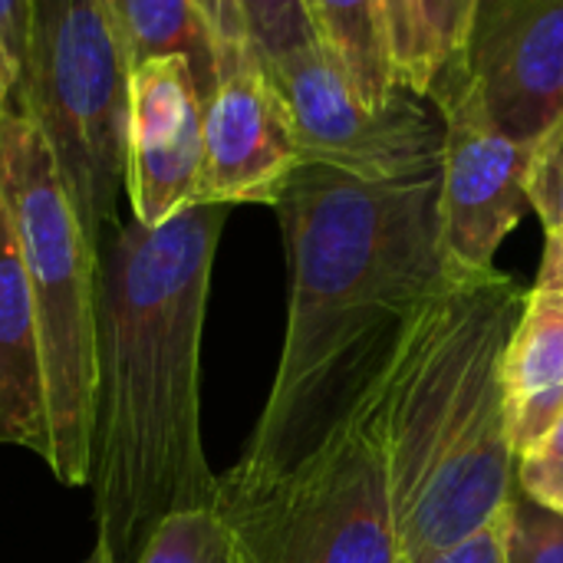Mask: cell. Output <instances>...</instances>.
I'll use <instances>...</instances> for the list:
<instances>
[{
  "label": "cell",
  "mask_w": 563,
  "mask_h": 563,
  "mask_svg": "<svg viewBox=\"0 0 563 563\" xmlns=\"http://www.w3.org/2000/svg\"><path fill=\"white\" fill-rule=\"evenodd\" d=\"M439 178L366 181L300 165L274 201L290 303L271 396L231 488H261L310 452L376 389L419 310L455 277L442 257Z\"/></svg>",
  "instance_id": "1"
},
{
  "label": "cell",
  "mask_w": 563,
  "mask_h": 563,
  "mask_svg": "<svg viewBox=\"0 0 563 563\" xmlns=\"http://www.w3.org/2000/svg\"><path fill=\"white\" fill-rule=\"evenodd\" d=\"M231 208L188 205L165 224L115 221L99 241L89 488L96 544L139 563L155 528L214 508L201 442V336Z\"/></svg>",
  "instance_id": "2"
},
{
  "label": "cell",
  "mask_w": 563,
  "mask_h": 563,
  "mask_svg": "<svg viewBox=\"0 0 563 563\" xmlns=\"http://www.w3.org/2000/svg\"><path fill=\"white\" fill-rule=\"evenodd\" d=\"M528 290L498 267L455 274L412 320L379 379L399 563H432L518 492L505 353Z\"/></svg>",
  "instance_id": "3"
},
{
  "label": "cell",
  "mask_w": 563,
  "mask_h": 563,
  "mask_svg": "<svg viewBox=\"0 0 563 563\" xmlns=\"http://www.w3.org/2000/svg\"><path fill=\"white\" fill-rule=\"evenodd\" d=\"M0 195L26 267L49 406V472L66 488L89 485L96 389L99 244L89 238L59 165L36 125L0 109Z\"/></svg>",
  "instance_id": "4"
},
{
  "label": "cell",
  "mask_w": 563,
  "mask_h": 563,
  "mask_svg": "<svg viewBox=\"0 0 563 563\" xmlns=\"http://www.w3.org/2000/svg\"><path fill=\"white\" fill-rule=\"evenodd\" d=\"M129 86V56L99 0H30L10 106L49 145L96 244L125 191Z\"/></svg>",
  "instance_id": "5"
},
{
  "label": "cell",
  "mask_w": 563,
  "mask_h": 563,
  "mask_svg": "<svg viewBox=\"0 0 563 563\" xmlns=\"http://www.w3.org/2000/svg\"><path fill=\"white\" fill-rule=\"evenodd\" d=\"M244 563H399L376 389L287 475L218 485Z\"/></svg>",
  "instance_id": "6"
},
{
  "label": "cell",
  "mask_w": 563,
  "mask_h": 563,
  "mask_svg": "<svg viewBox=\"0 0 563 563\" xmlns=\"http://www.w3.org/2000/svg\"><path fill=\"white\" fill-rule=\"evenodd\" d=\"M264 69L290 109L300 165H330L366 181L442 175L445 119L429 96L399 86L386 106L369 109L317 40Z\"/></svg>",
  "instance_id": "7"
},
{
  "label": "cell",
  "mask_w": 563,
  "mask_h": 563,
  "mask_svg": "<svg viewBox=\"0 0 563 563\" xmlns=\"http://www.w3.org/2000/svg\"><path fill=\"white\" fill-rule=\"evenodd\" d=\"M429 99H465L534 145L563 115V0H482L465 53L435 76Z\"/></svg>",
  "instance_id": "8"
},
{
  "label": "cell",
  "mask_w": 563,
  "mask_h": 563,
  "mask_svg": "<svg viewBox=\"0 0 563 563\" xmlns=\"http://www.w3.org/2000/svg\"><path fill=\"white\" fill-rule=\"evenodd\" d=\"M432 102L445 119L439 178L442 257L452 274H485L531 208L528 178L534 145L515 142L465 99Z\"/></svg>",
  "instance_id": "9"
},
{
  "label": "cell",
  "mask_w": 563,
  "mask_h": 563,
  "mask_svg": "<svg viewBox=\"0 0 563 563\" xmlns=\"http://www.w3.org/2000/svg\"><path fill=\"white\" fill-rule=\"evenodd\" d=\"M205 165V96L181 56L132 69L125 129V195L139 224H165L198 205Z\"/></svg>",
  "instance_id": "10"
},
{
  "label": "cell",
  "mask_w": 563,
  "mask_h": 563,
  "mask_svg": "<svg viewBox=\"0 0 563 563\" xmlns=\"http://www.w3.org/2000/svg\"><path fill=\"white\" fill-rule=\"evenodd\" d=\"M300 168L290 109L257 53L244 56L205 102L198 205H271Z\"/></svg>",
  "instance_id": "11"
},
{
  "label": "cell",
  "mask_w": 563,
  "mask_h": 563,
  "mask_svg": "<svg viewBox=\"0 0 563 563\" xmlns=\"http://www.w3.org/2000/svg\"><path fill=\"white\" fill-rule=\"evenodd\" d=\"M0 445H20L49 462V406L36 307L0 195Z\"/></svg>",
  "instance_id": "12"
},
{
  "label": "cell",
  "mask_w": 563,
  "mask_h": 563,
  "mask_svg": "<svg viewBox=\"0 0 563 563\" xmlns=\"http://www.w3.org/2000/svg\"><path fill=\"white\" fill-rule=\"evenodd\" d=\"M505 402L521 459L563 416V290H528L505 353Z\"/></svg>",
  "instance_id": "13"
},
{
  "label": "cell",
  "mask_w": 563,
  "mask_h": 563,
  "mask_svg": "<svg viewBox=\"0 0 563 563\" xmlns=\"http://www.w3.org/2000/svg\"><path fill=\"white\" fill-rule=\"evenodd\" d=\"M300 3L313 30V40L340 59L356 96L369 109L386 106L399 89V79H396L393 40H389L383 3L379 0H300Z\"/></svg>",
  "instance_id": "14"
},
{
  "label": "cell",
  "mask_w": 563,
  "mask_h": 563,
  "mask_svg": "<svg viewBox=\"0 0 563 563\" xmlns=\"http://www.w3.org/2000/svg\"><path fill=\"white\" fill-rule=\"evenodd\" d=\"M129 66L158 56H181L191 63L198 89L208 96L218 86V46L195 0H99Z\"/></svg>",
  "instance_id": "15"
},
{
  "label": "cell",
  "mask_w": 563,
  "mask_h": 563,
  "mask_svg": "<svg viewBox=\"0 0 563 563\" xmlns=\"http://www.w3.org/2000/svg\"><path fill=\"white\" fill-rule=\"evenodd\" d=\"M139 563H244V554L231 521L218 508H198L165 518Z\"/></svg>",
  "instance_id": "16"
},
{
  "label": "cell",
  "mask_w": 563,
  "mask_h": 563,
  "mask_svg": "<svg viewBox=\"0 0 563 563\" xmlns=\"http://www.w3.org/2000/svg\"><path fill=\"white\" fill-rule=\"evenodd\" d=\"M528 195L548 234L534 290H563V115L534 142Z\"/></svg>",
  "instance_id": "17"
},
{
  "label": "cell",
  "mask_w": 563,
  "mask_h": 563,
  "mask_svg": "<svg viewBox=\"0 0 563 563\" xmlns=\"http://www.w3.org/2000/svg\"><path fill=\"white\" fill-rule=\"evenodd\" d=\"M379 3H383L386 23H389L399 86H406L419 96H429L432 79H435V59H432V43L426 33L419 0H379Z\"/></svg>",
  "instance_id": "18"
},
{
  "label": "cell",
  "mask_w": 563,
  "mask_h": 563,
  "mask_svg": "<svg viewBox=\"0 0 563 563\" xmlns=\"http://www.w3.org/2000/svg\"><path fill=\"white\" fill-rule=\"evenodd\" d=\"M241 7L247 20L251 46L264 66L313 43V30L307 23L300 0H241Z\"/></svg>",
  "instance_id": "19"
},
{
  "label": "cell",
  "mask_w": 563,
  "mask_h": 563,
  "mask_svg": "<svg viewBox=\"0 0 563 563\" xmlns=\"http://www.w3.org/2000/svg\"><path fill=\"white\" fill-rule=\"evenodd\" d=\"M505 563H563V518L531 501L521 488L511 498Z\"/></svg>",
  "instance_id": "20"
},
{
  "label": "cell",
  "mask_w": 563,
  "mask_h": 563,
  "mask_svg": "<svg viewBox=\"0 0 563 563\" xmlns=\"http://www.w3.org/2000/svg\"><path fill=\"white\" fill-rule=\"evenodd\" d=\"M518 488L563 518V416L534 449L518 459Z\"/></svg>",
  "instance_id": "21"
},
{
  "label": "cell",
  "mask_w": 563,
  "mask_h": 563,
  "mask_svg": "<svg viewBox=\"0 0 563 563\" xmlns=\"http://www.w3.org/2000/svg\"><path fill=\"white\" fill-rule=\"evenodd\" d=\"M482 0H419L426 33L432 43V59H435V76L449 69L468 46L475 16H478ZM435 82V79H432Z\"/></svg>",
  "instance_id": "22"
},
{
  "label": "cell",
  "mask_w": 563,
  "mask_h": 563,
  "mask_svg": "<svg viewBox=\"0 0 563 563\" xmlns=\"http://www.w3.org/2000/svg\"><path fill=\"white\" fill-rule=\"evenodd\" d=\"M211 36L218 46V82L221 76H228L244 56L254 53L251 46V33H247V20H244V7L241 0H195Z\"/></svg>",
  "instance_id": "23"
},
{
  "label": "cell",
  "mask_w": 563,
  "mask_h": 563,
  "mask_svg": "<svg viewBox=\"0 0 563 563\" xmlns=\"http://www.w3.org/2000/svg\"><path fill=\"white\" fill-rule=\"evenodd\" d=\"M26 20H30V0H0V109L10 106L16 86Z\"/></svg>",
  "instance_id": "24"
},
{
  "label": "cell",
  "mask_w": 563,
  "mask_h": 563,
  "mask_svg": "<svg viewBox=\"0 0 563 563\" xmlns=\"http://www.w3.org/2000/svg\"><path fill=\"white\" fill-rule=\"evenodd\" d=\"M511 505L482 531H475L468 541L455 544L452 551L439 554L432 563H505V538H508Z\"/></svg>",
  "instance_id": "25"
},
{
  "label": "cell",
  "mask_w": 563,
  "mask_h": 563,
  "mask_svg": "<svg viewBox=\"0 0 563 563\" xmlns=\"http://www.w3.org/2000/svg\"><path fill=\"white\" fill-rule=\"evenodd\" d=\"M79 563H112V561H109V554H106V551H102V548L96 544V548L89 551V558H82Z\"/></svg>",
  "instance_id": "26"
}]
</instances>
